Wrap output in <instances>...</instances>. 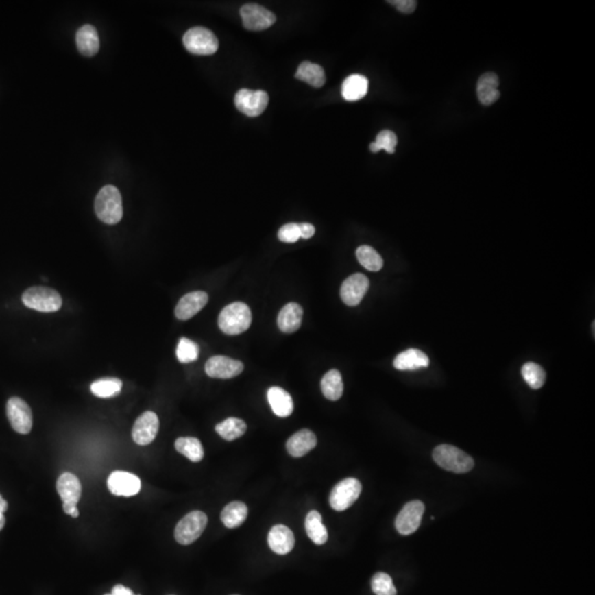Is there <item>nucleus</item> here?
<instances>
[{
  "mask_svg": "<svg viewBox=\"0 0 595 595\" xmlns=\"http://www.w3.org/2000/svg\"><path fill=\"white\" fill-rule=\"evenodd\" d=\"M96 215L105 224L115 225L123 217V201L121 192L116 186L101 189L95 199Z\"/></svg>",
  "mask_w": 595,
  "mask_h": 595,
  "instance_id": "obj_1",
  "label": "nucleus"
},
{
  "mask_svg": "<svg viewBox=\"0 0 595 595\" xmlns=\"http://www.w3.org/2000/svg\"><path fill=\"white\" fill-rule=\"evenodd\" d=\"M252 324V311L247 304L234 302L225 306L219 317V329L225 335H237L247 331Z\"/></svg>",
  "mask_w": 595,
  "mask_h": 595,
  "instance_id": "obj_2",
  "label": "nucleus"
},
{
  "mask_svg": "<svg viewBox=\"0 0 595 595\" xmlns=\"http://www.w3.org/2000/svg\"><path fill=\"white\" fill-rule=\"evenodd\" d=\"M433 458L440 467L457 474L467 473L474 467V461L470 455L449 444L437 446L433 450Z\"/></svg>",
  "mask_w": 595,
  "mask_h": 595,
  "instance_id": "obj_3",
  "label": "nucleus"
},
{
  "mask_svg": "<svg viewBox=\"0 0 595 595\" xmlns=\"http://www.w3.org/2000/svg\"><path fill=\"white\" fill-rule=\"evenodd\" d=\"M23 302L29 309L49 313L61 309L62 298L59 292L51 288L32 287L23 292Z\"/></svg>",
  "mask_w": 595,
  "mask_h": 595,
  "instance_id": "obj_4",
  "label": "nucleus"
},
{
  "mask_svg": "<svg viewBox=\"0 0 595 595\" xmlns=\"http://www.w3.org/2000/svg\"><path fill=\"white\" fill-rule=\"evenodd\" d=\"M183 45L186 50L197 56H212L219 49L217 36L203 27L190 29L183 36Z\"/></svg>",
  "mask_w": 595,
  "mask_h": 595,
  "instance_id": "obj_5",
  "label": "nucleus"
},
{
  "mask_svg": "<svg viewBox=\"0 0 595 595\" xmlns=\"http://www.w3.org/2000/svg\"><path fill=\"white\" fill-rule=\"evenodd\" d=\"M208 525V516L203 511H194L178 522L174 538L181 545H190L199 539Z\"/></svg>",
  "mask_w": 595,
  "mask_h": 595,
  "instance_id": "obj_6",
  "label": "nucleus"
},
{
  "mask_svg": "<svg viewBox=\"0 0 595 595\" xmlns=\"http://www.w3.org/2000/svg\"><path fill=\"white\" fill-rule=\"evenodd\" d=\"M362 493V484L356 478H345L332 489L330 505L337 511H346L356 502Z\"/></svg>",
  "mask_w": 595,
  "mask_h": 595,
  "instance_id": "obj_7",
  "label": "nucleus"
},
{
  "mask_svg": "<svg viewBox=\"0 0 595 595\" xmlns=\"http://www.w3.org/2000/svg\"><path fill=\"white\" fill-rule=\"evenodd\" d=\"M235 106L239 112L248 117H257L266 110L269 97L265 90H252L243 88L235 95Z\"/></svg>",
  "mask_w": 595,
  "mask_h": 595,
  "instance_id": "obj_8",
  "label": "nucleus"
},
{
  "mask_svg": "<svg viewBox=\"0 0 595 595\" xmlns=\"http://www.w3.org/2000/svg\"><path fill=\"white\" fill-rule=\"evenodd\" d=\"M7 417L12 429L20 435H28L32 429V411L29 404L19 398L12 397L7 402Z\"/></svg>",
  "mask_w": 595,
  "mask_h": 595,
  "instance_id": "obj_9",
  "label": "nucleus"
},
{
  "mask_svg": "<svg viewBox=\"0 0 595 595\" xmlns=\"http://www.w3.org/2000/svg\"><path fill=\"white\" fill-rule=\"evenodd\" d=\"M241 17L245 28L250 32H263L276 23V16L265 7L248 3L241 8Z\"/></svg>",
  "mask_w": 595,
  "mask_h": 595,
  "instance_id": "obj_10",
  "label": "nucleus"
},
{
  "mask_svg": "<svg viewBox=\"0 0 595 595\" xmlns=\"http://www.w3.org/2000/svg\"><path fill=\"white\" fill-rule=\"evenodd\" d=\"M424 513V502L411 500L402 507L397 516L395 526L400 535L408 536L418 531Z\"/></svg>",
  "mask_w": 595,
  "mask_h": 595,
  "instance_id": "obj_11",
  "label": "nucleus"
},
{
  "mask_svg": "<svg viewBox=\"0 0 595 595\" xmlns=\"http://www.w3.org/2000/svg\"><path fill=\"white\" fill-rule=\"evenodd\" d=\"M244 371V364L241 361L230 357L217 355L205 364V373L212 378L230 379L239 376Z\"/></svg>",
  "mask_w": 595,
  "mask_h": 595,
  "instance_id": "obj_12",
  "label": "nucleus"
},
{
  "mask_svg": "<svg viewBox=\"0 0 595 595\" xmlns=\"http://www.w3.org/2000/svg\"><path fill=\"white\" fill-rule=\"evenodd\" d=\"M107 486L116 496H134L141 489V478L135 474L124 471L112 472L107 480Z\"/></svg>",
  "mask_w": 595,
  "mask_h": 595,
  "instance_id": "obj_13",
  "label": "nucleus"
},
{
  "mask_svg": "<svg viewBox=\"0 0 595 595\" xmlns=\"http://www.w3.org/2000/svg\"><path fill=\"white\" fill-rule=\"evenodd\" d=\"M369 288V280L363 274H354L350 276L341 287V298L346 306H356L361 304L363 298Z\"/></svg>",
  "mask_w": 595,
  "mask_h": 595,
  "instance_id": "obj_14",
  "label": "nucleus"
},
{
  "mask_svg": "<svg viewBox=\"0 0 595 595\" xmlns=\"http://www.w3.org/2000/svg\"><path fill=\"white\" fill-rule=\"evenodd\" d=\"M159 431V419L152 411H146L136 420L132 428V440L139 446H148Z\"/></svg>",
  "mask_w": 595,
  "mask_h": 595,
  "instance_id": "obj_15",
  "label": "nucleus"
},
{
  "mask_svg": "<svg viewBox=\"0 0 595 595\" xmlns=\"http://www.w3.org/2000/svg\"><path fill=\"white\" fill-rule=\"evenodd\" d=\"M208 295L204 291H193L186 293L178 302L174 313L181 321H186L199 313L206 306Z\"/></svg>",
  "mask_w": 595,
  "mask_h": 595,
  "instance_id": "obj_16",
  "label": "nucleus"
},
{
  "mask_svg": "<svg viewBox=\"0 0 595 595\" xmlns=\"http://www.w3.org/2000/svg\"><path fill=\"white\" fill-rule=\"evenodd\" d=\"M56 489L63 505L76 506L82 495V485L79 478L72 473H63L56 481Z\"/></svg>",
  "mask_w": 595,
  "mask_h": 595,
  "instance_id": "obj_17",
  "label": "nucleus"
},
{
  "mask_svg": "<svg viewBox=\"0 0 595 595\" xmlns=\"http://www.w3.org/2000/svg\"><path fill=\"white\" fill-rule=\"evenodd\" d=\"M268 545L277 555H287L295 547V535L284 525H276L268 533Z\"/></svg>",
  "mask_w": 595,
  "mask_h": 595,
  "instance_id": "obj_18",
  "label": "nucleus"
},
{
  "mask_svg": "<svg viewBox=\"0 0 595 595\" xmlns=\"http://www.w3.org/2000/svg\"><path fill=\"white\" fill-rule=\"evenodd\" d=\"M317 437L311 430L302 429L287 441V451L295 458H301L317 446Z\"/></svg>",
  "mask_w": 595,
  "mask_h": 595,
  "instance_id": "obj_19",
  "label": "nucleus"
},
{
  "mask_svg": "<svg viewBox=\"0 0 595 595\" xmlns=\"http://www.w3.org/2000/svg\"><path fill=\"white\" fill-rule=\"evenodd\" d=\"M430 360L427 354L418 348H409L398 354L393 360V367L398 371H415L429 366Z\"/></svg>",
  "mask_w": 595,
  "mask_h": 595,
  "instance_id": "obj_20",
  "label": "nucleus"
},
{
  "mask_svg": "<svg viewBox=\"0 0 595 595\" xmlns=\"http://www.w3.org/2000/svg\"><path fill=\"white\" fill-rule=\"evenodd\" d=\"M498 85H500V80L496 74L489 72L481 76L476 86V93L481 104L489 106L500 99Z\"/></svg>",
  "mask_w": 595,
  "mask_h": 595,
  "instance_id": "obj_21",
  "label": "nucleus"
},
{
  "mask_svg": "<svg viewBox=\"0 0 595 595\" xmlns=\"http://www.w3.org/2000/svg\"><path fill=\"white\" fill-rule=\"evenodd\" d=\"M302 317H304V310L300 304L295 302L286 304L279 312L278 320H277L278 328L284 333H293L300 329Z\"/></svg>",
  "mask_w": 595,
  "mask_h": 595,
  "instance_id": "obj_22",
  "label": "nucleus"
},
{
  "mask_svg": "<svg viewBox=\"0 0 595 595\" xmlns=\"http://www.w3.org/2000/svg\"><path fill=\"white\" fill-rule=\"evenodd\" d=\"M267 398L274 413L280 418L289 417L293 411V400L290 393L284 391V388L277 387V386L270 387L267 393Z\"/></svg>",
  "mask_w": 595,
  "mask_h": 595,
  "instance_id": "obj_23",
  "label": "nucleus"
},
{
  "mask_svg": "<svg viewBox=\"0 0 595 595\" xmlns=\"http://www.w3.org/2000/svg\"><path fill=\"white\" fill-rule=\"evenodd\" d=\"M76 45L83 56H95L99 50V37L95 27L85 25L76 34Z\"/></svg>",
  "mask_w": 595,
  "mask_h": 595,
  "instance_id": "obj_24",
  "label": "nucleus"
},
{
  "mask_svg": "<svg viewBox=\"0 0 595 595\" xmlns=\"http://www.w3.org/2000/svg\"><path fill=\"white\" fill-rule=\"evenodd\" d=\"M367 90L368 80L361 74L350 75L343 82L342 96L345 101H360L367 94Z\"/></svg>",
  "mask_w": 595,
  "mask_h": 595,
  "instance_id": "obj_25",
  "label": "nucleus"
},
{
  "mask_svg": "<svg viewBox=\"0 0 595 595\" xmlns=\"http://www.w3.org/2000/svg\"><path fill=\"white\" fill-rule=\"evenodd\" d=\"M304 525L308 536L315 545H324L328 542L329 535L326 526L323 525L322 516L319 511H310L309 514L306 515Z\"/></svg>",
  "mask_w": 595,
  "mask_h": 595,
  "instance_id": "obj_26",
  "label": "nucleus"
},
{
  "mask_svg": "<svg viewBox=\"0 0 595 595\" xmlns=\"http://www.w3.org/2000/svg\"><path fill=\"white\" fill-rule=\"evenodd\" d=\"M321 391L326 399L335 402L342 397L344 386H343L342 375L337 369H331L323 376L321 380Z\"/></svg>",
  "mask_w": 595,
  "mask_h": 595,
  "instance_id": "obj_27",
  "label": "nucleus"
},
{
  "mask_svg": "<svg viewBox=\"0 0 595 595\" xmlns=\"http://www.w3.org/2000/svg\"><path fill=\"white\" fill-rule=\"evenodd\" d=\"M247 506L245 505L244 502H232L225 506L221 514V520L225 527L233 529L242 525L247 518Z\"/></svg>",
  "mask_w": 595,
  "mask_h": 595,
  "instance_id": "obj_28",
  "label": "nucleus"
},
{
  "mask_svg": "<svg viewBox=\"0 0 595 595\" xmlns=\"http://www.w3.org/2000/svg\"><path fill=\"white\" fill-rule=\"evenodd\" d=\"M295 77L313 87H322L326 83V73L322 66L309 61H304L299 65Z\"/></svg>",
  "mask_w": 595,
  "mask_h": 595,
  "instance_id": "obj_29",
  "label": "nucleus"
},
{
  "mask_svg": "<svg viewBox=\"0 0 595 595\" xmlns=\"http://www.w3.org/2000/svg\"><path fill=\"white\" fill-rule=\"evenodd\" d=\"M174 446L178 452L184 455L192 462H199L204 457V450L199 439L192 438V437L179 438L175 441Z\"/></svg>",
  "mask_w": 595,
  "mask_h": 595,
  "instance_id": "obj_30",
  "label": "nucleus"
},
{
  "mask_svg": "<svg viewBox=\"0 0 595 595\" xmlns=\"http://www.w3.org/2000/svg\"><path fill=\"white\" fill-rule=\"evenodd\" d=\"M246 429H247V426L245 424L244 420L239 418L225 419L224 422L217 424L215 427L217 433L226 441H233L241 438L246 433Z\"/></svg>",
  "mask_w": 595,
  "mask_h": 595,
  "instance_id": "obj_31",
  "label": "nucleus"
},
{
  "mask_svg": "<svg viewBox=\"0 0 595 595\" xmlns=\"http://www.w3.org/2000/svg\"><path fill=\"white\" fill-rule=\"evenodd\" d=\"M123 382L118 378H101L90 385V391L99 398H110L121 393Z\"/></svg>",
  "mask_w": 595,
  "mask_h": 595,
  "instance_id": "obj_32",
  "label": "nucleus"
},
{
  "mask_svg": "<svg viewBox=\"0 0 595 595\" xmlns=\"http://www.w3.org/2000/svg\"><path fill=\"white\" fill-rule=\"evenodd\" d=\"M356 257L360 264L369 271H379L384 266L382 256L367 245H363L357 248Z\"/></svg>",
  "mask_w": 595,
  "mask_h": 595,
  "instance_id": "obj_33",
  "label": "nucleus"
},
{
  "mask_svg": "<svg viewBox=\"0 0 595 595\" xmlns=\"http://www.w3.org/2000/svg\"><path fill=\"white\" fill-rule=\"evenodd\" d=\"M522 375L525 379V382L529 385V387L533 388V389H539L545 384V371L542 366L538 365L536 363H526L525 365L522 366Z\"/></svg>",
  "mask_w": 595,
  "mask_h": 595,
  "instance_id": "obj_34",
  "label": "nucleus"
},
{
  "mask_svg": "<svg viewBox=\"0 0 595 595\" xmlns=\"http://www.w3.org/2000/svg\"><path fill=\"white\" fill-rule=\"evenodd\" d=\"M397 136L391 130H382L377 135L376 141L369 145L372 152H378L385 150L388 154H393L396 150Z\"/></svg>",
  "mask_w": 595,
  "mask_h": 595,
  "instance_id": "obj_35",
  "label": "nucleus"
},
{
  "mask_svg": "<svg viewBox=\"0 0 595 595\" xmlns=\"http://www.w3.org/2000/svg\"><path fill=\"white\" fill-rule=\"evenodd\" d=\"M199 346L193 341L189 340L186 337H182L179 341L177 346V357L179 362L183 364L194 362L199 357Z\"/></svg>",
  "mask_w": 595,
  "mask_h": 595,
  "instance_id": "obj_36",
  "label": "nucleus"
},
{
  "mask_svg": "<svg viewBox=\"0 0 595 595\" xmlns=\"http://www.w3.org/2000/svg\"><path fill=\"white\" fill-rule=\"evenodd\" d=\"M372 590L376 595H397L396 587L387 573L378 572L373 576Z\"/></svg>",
  "mask_w": 595,
  "mask_h": 595,
  "instance_id": "obj_37",
  "label": "nucleus"
},
{
  "mask_svg": "<svg viewBox=\"0 0 595 595\" xmlns=\"http://www.w3.org/2000/svg\"><path fill=\"white\" fill-rule=\"evenodd\" d=\"M278 239L281 242L292 243L298 242V239H300V230H299V224L295 223H289L282 226L278 232Z\"/></svg>",
  "mask_w": 595,
  "mask_h": 595,
  "instance_id": "obj_38",
  "label": "nucleus"
},
{
  "mask_svg": "<svg viewBox=\"0 0 595 595\" xmlns=\"http://www.w3.org/2000/svg\"><path fill=\"white\" fill-rule=\"evenodd\" d=\"M393 7H396L397 10L402 12V14H413L417 8V1L415 0H391L388 1Z\"/></svg>",
  "mask_w": 595,
  "mask_h": 595,
  "instance_id": "obj_39",
  "label": "nucleus"
},
{
  "mask_svg": "<svg viewBox=\"0 0 595 595\" xmlns=\"http://www.w3.org/2000/svg\"><path fill=\"white\" fill-rule=\"evenodd\" d=\"M299 230H300V239H309L312 236L315 235V226L309 223H301L299 224Z\"/></svg>",
  "mask_w": 595,
  "mask_h": 595,
  "instance_id": "obj_40",
  "label": "nucleus"
},
{
  "mask_svg": "<svg viewBox=\"0 0 595 595\" xmlns=\"http://www.w3.org/2000/svg\"><path fill=\"white\" fill-rule=\"evenodd\" d=\"M112 595H136L135 593L132 592V590L128 589V587H124V585H121V584H117L115 587H112ZM141 595V594H138Z\"/></svg>",
  "mask_w": 595,
  "mask_h": 595,
  "instance_id": "obj_41",
  "label": "nucleus"
},
{
  "mask_svg": "<svg viewBox=\"0 0 595 595\" xmlns=\"http://www.w3.org/2000/svg\"><path fill=\"white\" fill-rule=\"evenodd\" d=\"M63 511H64L65 514L70 515L73 518H77L80 515L79 509L76 506L63 505Z\"/></svg>",
  "mask_w": 595,
  "mask_h": 595,
  "instance_id": "obj_42",
  "label": "nucleus"
},
{
  "mask_svg": "<svg viewBox=\"0 0 595 595\" xmlns=\"http://www.w3.org/2000/svg\"><path fill=\"white\" fill-rule=\"evenodd\" d=\"M7 509H8V502H7V500L0 495V513L5 514V511H6Z\"/></svg>",
  "mask_w": 595,
  "mask_h": 595,
  "instance_id": "obj_43",
  "label": "nucleus"
},
{
  "mask_svg": "<svg viewBox=\"0 0 595 595\" xmlns=\"http://www.w3.org/2000/svg\"><path fill=\"white\" fill-rule=\"evenodd\" d=\"M5 524H6V518H5V515L3 513H0V531L5 527Z\"/></svg>",
  "mask_w": 595,
  "mask_h": 595,
  "instance_id": "obj_44",
  "label": "nucleus"
},
{
  "mask_svg": "<svg viewBox=\"0 0 595 595\" xmlns=\"http://www.w3.org/2000/svg\"><path fill=\"white\" fill-rule=\"evenodd\" d=\"M105 595H112V594H110H110H105Z\"/></svg>",
  "mask_w": 595,
  "mask_h": 595,
  "instance_id": "obj_45",
  "label": "nucleus"
}]
</instances>
